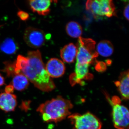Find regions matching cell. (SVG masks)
I'll use <instances>...</instances> for the list:
<instances>
[{
	"mask_svg": "<svg viewBox=\"0 0 129 129\" xmlns=\"http://www.w3.org/2000/svg\"><path fill=\"white\" fill-rule=\"evenodd\" d=\"M28 64L22 70L23 74L35 87L43 91L48 92L56 88L55 85L47 72L39 50L28 52Z\"/></svg>",
	"mask_w": 129,
	"mask_h": 129,
	"instance_id": "obj_1",
	"label": "cell"
},
{
	"mask_svg": "<svg viewBox=\"0 0 129 129\" xmlns=\"http://www.w3.org/2000/svg\"><path fill=\"white\" fill-rule=\"evenodd\" d=\"M73 107L70 101L58 96L41 104L37 111L44 122L57 123L71 114L70 110Z\"/></svg>",
	"mask_w": 129,
	"mask_h": 129,
	"instance_id": "obj_2",
	"label": "cell"
},
{
	"mask_svg": "<svg viewBox=\"0 0 129 129\" xmlns=\"http://www.w3.org/2000/svg\"><path fill=\"white\" fill-rule=\"evenodd\" d=\"M106 99L112 107V117L114 126L117 129H128L129 113L127 107L122 104L119 97L114 96L111 98L104 91Z\"/></svg>",
	"mask_w": 129,
	"mask_h": 129,
	"instance_id": "obj_3",
	"label": "cell"
},
{
	"mask_svg": "<svg viewBox=\"0 0 129 129\" xmlns=\"http://www.w3.org/2000/svg\"><path fill=\"white\" fill-rule=\"evenodd\" d=\"M96 42L91 39L80 37L77 45L76 63L79 64H94L96 62L98 54L95 47Z\"/></svg>",
	"mask_w": 129,
	"mask_h": 129,
	"instance_id": "obj_4",
	"label": "cell"
},
{
	"mask_svg": "<svg viewBox=\"0 0 129 129\" xmlns=\"http://www.w3.org/2000/svg\"><path fill=\"white\" fill-rule=\"evenodd\" d=\"M68 118L73 125V129H101V121L90 112L83 114L75 113L70 114Z\"/></svg>",
	"mask_w": 129,
	"mask_h": 129,
	"instance_id": "obj_5",
	"label": "cell"
},
{
	"mask_svg": "<svg viewBox=\"0 0 129 129\" xmlns=\"http://www.w3.org/2000/svg\"><path fill=\"white\" fill-rule=\"evenodd\" d=\"M86 7L95 17H111L116 15L115 6L111 0H89Z\"/></svg>",
	"mask_w": 129,
	"mask_h": 129,
	"instance_id": "obj_6",
	"label": "cell"
},
{
	"mask_svg": "<svg viewBox=\"0 0 129 129\" xmlns=\"http://www.w3.org/2000/svg\"><path fill=\"white\" fill-rule=\"evenodd\" d=\"M45 35L42 30L39 29L29 27L26 29L24 39L28 46L38 48L44 45L45 41Z\"/></svg>",
	"mask_w": 129,
	"mask_h": 129,
	"instance_id": "obj_7",
	"label": "cell"
},
{
	"mask_svg": "<svg viewBox=\"0 0 129 129\" xmlns=\"http://www.w3.org/2000/svg\"><path fill=\"white\" fill-rule=\"evenodd\" d=\"M88 64H81L76 63L75 72L69 76V81L72 86L77 84L84 85L85 84V80H91L93 75L89 72Z\"/></svg>",
	"mask_w": 129,
	"mask_h": 129,
	"instance_id": "obj_8",
	"label": "cell"
},
{
	"mask_svg": "<svg viewBox=\"0 0 129 129\" xmlns=\"http://www.w3.org/2000/svg\"><path fill=\"white\" fill-rule=\"evenodd\" d=\"M45 69L51 78H58L64 74L65 67L64 63L61 60L52 58L47 63Z\"/></svg>",
	"mask_w": 129,
	"mask_h": 129,
	"instance_id": "obj_9",
	"label": "cell"
},
{
	"mask_svg": "<svg viewBox=\"0 0 129 129\" xmlns=\"http://www.w3.org/2000/svg\"><path fill=\"white\" fill-rule=\"evenodd\" d=\"M129 70L122 72L118 80L114 83L122 98L125 101H128L129 99Z\"/></svg>",
	"mask_w": 129,
	"mask_h": 129,
	"instance_id": "obj_10",
	"label": "cell"
},
{
	"mask_svg": "<svg viewBox=\"0 0 129 129\" xmlns=\"http://www.w3.org/2000/svg\"><path fill=\"white\" fill-rule=\"evenodd\" d=\"M17 96L12 94H0V109L6 113L13 112L17 106Z\"/></svg>",
	"mask_w": 129,
	"mask_h": 129,
	"instance_id": "obj_11",
	"label": "cell"
},
{
	"mask_svg": "<svg viewBox=\"0 0 129 129\" xmlns=\"http://www.w3.org/2000/svg\"><path fill=\"white\" fill-rule=\"evenodd\" d=\"M52 1L48 0H31L29 4L32 11L42 16H46L49 14L51 3Z\"/></svg>",
	"mask_w": 129,
	"mask_h": 129,
	"instance_id": "obj_12",
	"label": "cell"
},
{
	"mask_svg": "<svg viewBox=\"0 0 129 129\" xmlns=\"http://www.w3.org/2000/svg\"><path fill=\"white\" fill-rule=\"evenodd\" d=\"M77 46L73 43L66 45L61 50L60 56L63 61L67 63L73 62L77 56Z\"/></svg>",
	"mask_w": 129,
	"mask_h": 129,
	"instance_id": "obj_13",
	"label": "cell"
},
{
	"mask_svg": "<svg viewBox=\"0 0 129 129\" xmlns=\"http://www.w3.org/2000/svg\"><path fill=\"white\" fill-rule=\"evenodd\" d=\"M29 84L27 78L23 74L21 73L13 76L11 84L15 89L22 91L28 88Z\"/></svg>",
	"mask_w": 129,
	"mask_h": 129,
	"instance_id": "obj_14",
	"label": "cell"
},
{
	"mask_svg": "<svg viewBox=\"0 0 129 129\" xmlns=\"http://www.w3.org/2000/svg\"><path fill=\"white\" fill-rule=\"evenodd\" d=\"M97 52L104 57H108L112 55L114 51L112 44L108 40H102L99 42L97 45Z\"/></svg>",
	"mask_w": 129,
	"mask_h": 129,
	"instance_id": "obj_15",
	"label": "cell"
},
{
	"mask_svg": "<svg viewBox=\"0 0 129 129\" xmlns=\"http://www.w3.org/2000/svg\"><path fill=\"white\" fill-rule=\"evenodd\" d=\"M66 30L68 35L73 38H79L83 33L81 26L79 24L75 21H70L67 23Z\"/></svg>",
	"mask_w": 129,
	"mask_h": 129,
	"instance_id": "obj_16",
	"label": "cell"
},
{
	"mask_svg": "<svg viewBox=\"0 0 129 129\" xmlns=\"http://www.w3.org/2000/svg\"><path fill=\"white\" fill-rule=\"evenodd\" d=\"M1 49L2 51L8 55H12L17 50V46L13 40L7 38L1 45Z\"/></svg>",
	"mask_w": 129,
	"mask_h": 129,
	"instance_id": "obj_17",
	"label": "cell"
},
{
	"mask_svg": "<svg viewBox=\"0 0 129 129\" xmlns=\"http://www.w3.org/2000/svg\"><path fill=\"white\" fill-rule=\"evenodd\" d=\"M29 60L27 57L21 55L18 56L17 60L14 63L17 75L21 73L22 70L27 66Z\"/></svg>",
	"mask_w": 129,
	"mask_h": 129,
	"instance_id": "obj_18",
	"label": "cell"
},
{
	"mask_svg": "<svg viewBox=\"0 0 129 129\" xmlns=\"http://www.w3.org/2000/svg\"><path fill=\"white\" fill-rule=\"evenodd\" d=\"M5 71L8 76H14L16 75V69L14 63L6 62L5 63Z\"/></svg>",
	"mask_w": 129,
	"mask_h": 129,
	"instance_id": "obj_19",
	"label": "cell"
},
{
	"mask_svg": "<svg viewBox=\"0 0 129 129\" xmlns=\"http://www.w3.org/2000/svg\"><path fill=\"white\" fill-rule=\"evenodd\" d=\"M17 15L21 20L25 21L28 19L29 14L26 12L22 11H19L17 13Z\"/></svg>",
	"mask_w": 129,
	"mask_h": 129,
	"instance_id": "obj_20",
	"label": "cell"
},
{
	"mask_svg": "<svg viewBox=\"0 0 129 129\" xmlns=\"http://www.w3.org/2000/svg\"><path fill=\"white\" fill-rule=\"evenodd\" d=\"M30 103L29 101L23 102L20 107L23 111H27L29 109Z\"/></svg>",
	"mask_w": 129,
	"mask_h": 129,
	"instance_id": "obj_21",
	"label": "cell"
},
{
	"mask_svg": "<svg viewBox=\"0 0 129 129\" xmlns=\"http://www.w3.org/2000/svg\"><path fill=\"white\" fill-rule=\"evenodd\" d=\"M14 88L11 84L6 86L5 88V93L7 94H12L14 92Z\"/></svg>",
	"mask_w": 129,
	"mask_h": 129,
	"instance_id": "obj_22",
	"label": "cell"
},
{
	"mask_svg": "<svg viewBox=\"0 0 129 129\" xmlns=\"http://www.w3.org/2000/svg\"><path fill=\"white\" fill-rule=\"evenodd\" d=\"M129 3H128L125 7L123 13L124 16L128 21H129Z\"/></svg>",
	"mask_w": 129,
	"mask_h": 129,
	"instance_id": "obj_23",
	"label": "cell"
},
{
	"mask_svg": "<svg viewBox=\"0 0 129 129\" xmlns=\"http://www.w3.org/2000/svg\"><path fill=\"white\" fill-rule=\"evenodd\" d=\"M5 83V79L4 77L0 74V87L4 85Z\"/></svg>",
	"mask_w": 129,
	"mask_h": 129,
	"instance_id": "obj_24",
	"label": "cell"
},
{
	"mask_svg": "<svg viewBox=\"0 0 129 129\" xmlns=\"http://www.w3.org/2000/svg\"><path fill=\"white\" fill-rule=\"evenodd\" d=\"M1 25H0V28H1Z\"/></svg>",
	"mask_w": 129,
	"mask_h": 129,
	"instance_id": "obj_25",
	"label": "cell"
}]
</instances>
